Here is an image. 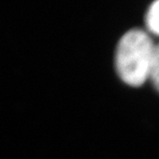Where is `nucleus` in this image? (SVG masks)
<instances>
[{"label": "nucleus", "instance_id": "nucleus-2", "mask_svg": "<svg viewBox=\"0 0 159 159\" xmlns=\"http://www.w3.org/2000/svg\"><path fill=\"white\" fill-rule=\"evenodd\" d=\"M146 25L149 32L159 37V0H154L146 14Z\"/></svg>", "mask_w": 159, "mask_h": 159}, {"label": "nucleus", "instance_id": "nucleus-1", "mask_svg": "<svg viewBox=\"0 0 159 159\" xmlns=\"http://www.w3.org/2000/svg\"><path fill=\"white\" fill-rule=\"evenodd\" d=\"M155 45L141 29H131L120 39L115 52V67L122 81L140 86L150 78Z\"/></svg>", "mask_w": 159, "mask_h": 159}, {"label": "nucleus", "instance_id": "nucleus-3", "mask_svg": "<svg viewBox=\"0 0 159 159\" xmlns=\"http://www.w3.org/2000/svg\"><path fill=\"white\" fill-rule=\"evenodd\" d=\"M149 80L152 83L153 86L159 92V43L155 45V50L152 62Z\"/></svg>", "mask_w": 159, "mask_h": 159}]
</instances>
